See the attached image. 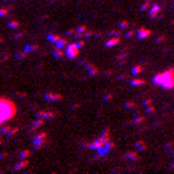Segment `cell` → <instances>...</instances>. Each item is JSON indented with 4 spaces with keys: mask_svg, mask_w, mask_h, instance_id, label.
Listing matches in <instances>:
<instances>
[{
    "mask_svg": "<svg viewBox=\"0 0 174 174\" xmlns=\"http://www.w3.org/2000/svg\"><path fill=\"white\" fill-rule=\"evenodd\" d=\"M16 115V104L7 97H0V126Z\"/></svg>",
    "mask_w": 174,
    "mask_h": 174,
    "instance_id": "6da1fadb",
    "label": "cell"
},
{
    "mask_svg": "<svg viewBox=\"0 0 174 174\" xmlns=\"http://www.w3.org/2000/svg\"><path fill=\"white\" fill-rule=\"evenodd\" d=\"M154 83L155 84H161L163 87H165V89H171V87H174V70H168L167 73L158 74L154 78Z\"/></svg>",
    "mask_w": 174,
    "mask_h": 174,
    "instance_id": "7a4b0ae2",
    "label": "cell"
},
{
    "mask_svg": "<svg viewBox=\"0 0 174 174\" xmlns=\"http://www.w3.org/2000/svg\"><path fill=\"white\" fill-rule=\"evenodd\" d=\"M65 57H67L68 60H74L78 57L80 54V48L77 47V43H68L67 47H65Z\"/></svg>",
    "mask_w": 174,
    "mask_h": 174,
    "instance_id": "3957f363",
    "label": "cell"
},
{
    "mask_svg": "<svg viewBox=\"0 0 174 174\" xmlns=\"http://www.w3.org/2000/svg\"><path fill=\"white\" fill-rule=\"evenodd\" d=\"M45 141H47V134L45 132H39L35 138H33V148L39 149L45 145Z\"/></svg>",
    "mask_w": 174,
    "mask_h": 174,
    "instance_id": "277c9868",
    "label": "cell"
},
{
    "mask_svg": "<svg viewBox=\"0 0 174 174\" xmlns=\"http://www.w3.org/2000/svg\"><path fill=\"white\" fill-rule=\"evenodd\" d=\"M36 116L38 118H43V119H52V118H55V113L54 112H48V110H38Z\"/></svg>",
    "mask_w": 174,
    "mask_h": 174,
    "instance_id": "5b68a950",
    "label": "cell"
},
{
    "mask_svg": "<svg viewBox=\"0 0 174 174\" xmlns=\"http://www.w3.org/2000/svg\"><path fill=\"white\" fill-rule=\"evenodd\" d=\"M28 164H29V160L28 158H20V161L15 165V168H13V171H19V170H23L25 167H28Z\"/></svg>",
    "mask_w": 174,
    "mask_h": 174,
    "instance_id": "8992f818",
    "label": "cell"
},
{
    "mask_svg": "<svg viewBox=\"0 0 174 174\" xmlns=\"http://www.w3.org/2000/svg\"><path fill=\"white\" fill-rule=\"evenodd\" d=\"M0 132L5 135H13L17 132V128H10V126H0Z\"/></svg>",
    "mask_w": 174,
    "mask_h": 174,
    "instance_id": "52a82bcc",
    "label": "cell"
},
{
    "mask_svg": "<svg viewBox=\"0 0 174 174\" xmlns=\"http://www.w3.org/2000/svg\"><path fill=\"white\" fill-rule=\"evenodd\" d=\"M45 99L48 102H60V100H62V96L57 94V93H45Z\"/></svg>",
    "mask_w": 174,
    "mask_h": 174,
    "instance_id": "ba28073f",
    "label": "cell"
},
{
    "mask_svg": "<svg viewBox=\"0 0 174 174\" xmlns=\"http://www.w3.org/2000/svg\"><path fill=\"white\" fill-rule=\"evenodd\" d=\"M103 145H104V142L102 141V138H99V139H96V141H93V142H92V144H90L89 147H90L92 149H96V151H97V149H99V148H102Z\"/></svg>",
    "mask_w": 174,
    "mask_h": 174,
    "instance_id": "9c48e42d",
    "label": "cell"
},
{
    "mask_svg": "<svg viewBox=\"0 0 174 174\" xmlns=\"http://www.w3.org/2000/svg\"><path fill=\"white\" fill-rule=\"evenodd\" d=\"M7 25H9L10 29H20L22 28V23H20L19 20H16V19H10Z\"/></svg>",
    "mask_w": 174,
    "mask_h": 174,
    "instance_id": "30bf717a",
    "label": "cell"
},
{
    "mask_svg": "<svg viewBox=\"0 0 174 174\" xmlns=\"http://www.w3.org/2000/svg\"><path fill=\"white\" fill-rule=\"evenodd\" d=\"M149 35H151V31L147 29V28H141V29L138 31V38H139V39H144V38L149 36Z\"/></svg>",
    "mask_w": 174,
    "mask_h": 174,
    "instance_id": "8fae6325",
    "label": "cell"
},
{
    "mask_svg": "<svg viewBox=\"0 0 174 174\" xmlns=\"http://www.w3.org/2000/svg\"><path fill=\"white\" fill-rule=\"evenodd\" d=\"M119 38L118 36H115V38H110V39H109L106 43H104V47H107V48H110V47H113V45H118V43H119Z\"/></svg>",
    "mask_w": 174,
    "mask_h": 174,
    "instance_id": "7c38bea8",
    "label": "cell"
},
{
    "mask_svg": "<svg viewBox=\"0 0 174 174\" xmlns=\"http://www.w3.org/2000/svg\"><path fill=\"white\" fill-rule=\"evenodd\" d=\"M83 64L86 65V67H87V68H89V73H90L92 76H96V74L99 73V70H97V68L94 67V65H92V64H89V62H86V61H84Z\"/></svg>",
    "mask_w": 174,
    "mask_h": 174,
    "instance_id": "4fadbf2b",
    "label": "cell"
},
{
    "mask_svg": "<svg viewBox=\"0 0 174 174\" xmlns=\"http://www.w3.org/2000/svg\"><path fill=\"white\" fill-rule=\"evenodd\" d=\"M68 43H70V42H68L67 39H64V38H60V39L55 42V45H57L58 48H61V50H62V48H65V47H67Z\"/></svg>",
    "mask_w": 174,
    "mask_h": 174,
    "instance_id": "5bb4252c",
    "label": "cell"
},
{
    "mask_svg": "<svg viewBox=\"0 0 174 174\" xmlns=\"http://www.w3.org/2000/svg\"><path fill=\"white\" fill-rule=\"evenodd\" d=\"M43 122H45V119H43V118H38V119H36V122H35V123H32L31 130H36V129H38V128H39Z\"/></svg>",
    "mask_w": 174,
    "mask_h": 174,
    "instance_id": "9a60e30c",
    "label": "cell"
},
{
    "mask_svg": "<svg viewBox=\"0 0 174 174\" xmlns=\"http://www.w3.org/2000/svg\"><path fill=\"white\" fill-rule=\"evenodd\" d=\"M52 52H54V57H55V58H62V57L65 55V52H64L61 48H58V47H55V48L52 50Z\"/></svg>",
    "mask_w": 174,
    "mask_h": 174,
    "instance_id": "2e32d148",
    "label": "cell"
},
{
    "mask_svg": "<svg viewBox=\"0 0 174 174\" xmlns=\"http://www.w3.org/2000/svg\"><path fill=\"white\" fill-rule=\"evenodd\" d=\"M12 9H13L12 6H9V7H0V17H6L10 13Z\"/></svg>",
    "mask_w": 174,
    "mask_h": 174,
    "instance_id": "e0dca14e",
    "label": "cell"
},
{
    "mask_svg": "<svg viewBox=\"0 0 174 174\" xmlns=\"http://www.w3.org/2000/svg\"><path fill=\"white\" fill-rule=\"evenodd\" d=\"M100 138H102V141H103L104 144H107L109 141H110V135H109V129H104V130H103V134H102V137H100Z\"/></svg>",
    "mask_w": 174,
    "mask_h": 174,
    "instance_id": "ac0fdd59",
    "label": "cell"
},
{
    "mask_svg": "<svg viewBox=\"0 0 174 174\" xmlns=\"http://www.w3.org/2000/svg\"><path fill=\"white\" fill-rule=\"evenodd\" d=\"M31 154H32V152H31L29 149H23V151L19 152V158H29Z\"/></svg>",
    "mask_w": 174,
    "mask_h": 174,
    "instance_id": "d6986e66",
    "label": "cell"
},
{
    "mask_svg": "<svg viewBox=\"0 0 174 174\" xmlns=\"http://www.w3.org/2000/svg\"><path fill=\"white\" fill-rule=\"evenodd\" d=\"M145 81L141 80V78H132L130 80V86H144Z\"/></svg>",
    "mask_w": 174,
    "mask_h": 174,
    "instance_id": "ffe728a7",
    "label": "cell"
},
{
    "mask_svg": "<svg viewBox=\"0 0 174 174\" xmlns=\"http://www.w3.org/2000/svg\"><path fill=\"white\" fill-rule=\"evenodd\" d=\"M60 38H61V36H58V35H52V33H50V35L47 36V39H48L50 42H54V43H55Z\"/></svg>",
    "mask_w": 174,
    "mask_h": 174,
    "instance_id": "44dd1931",
    "label": "cell"
},
{
    "mask_svg": "<svg viewBox=\"0 0 174 174\" xmlns=\"http://www.w3.org/2000/svg\"><path fill=\"white\" fill-rule=\"evenodd\" d=\"M141 71H142V67H141V65H137V67H134V68H132V74H134V76L141 74Z\"/></svg>",
    "mask_w": 174,
    "mask_h": 174,
    "instance_id": "7402d4cb",
    "label": "cell"
},
{
    "mask_svg": "<svg viewBox=\"0 0 174 174\" xmlns=\"http://www.w3.org/2000/svg\"><path fill=\"white\" fill-rule=\"evenodd\" d=\"M158 12H160V6H158V5H155V6H154V9H152V10L149 12V15H151V16H155Z\"/></svg>",
    "mask_w": 174,
    "mask_h": 174,
    "instance_id": "603a6c76",
    "label": "cell"
},
{
    "mask_svg": "<svg viewBox=\"0 0 174 174\" xmlns=\"http://www.w3.org/2000/svg\"><path fill=\"white\" fill-rule=\"evenodd\" d=\"M26 54H28L26 51H20V52H17V55H16V58H17V60H23V58L26 57Z\"/></svg>",
    "mask_w": 174,
    "mask_h": 174,
    "instance_id": "cb8c5ba5",
    "label": "cell"
},
{
    "mask_svg": "<svg viewBox=\"0 0 174 174\" xmlns=\"http://www.w3.org/2000/svg\"><path fill=\"white\" fill-rule=\"evenodd\" d=\"M33 50H38V45H29V47H26V52H29V51H33Z\"/></svg>",
    "mask_w": 174,
    "mask_h": 174,
    "instance_id": "d4e9b609",
    "label": "cell"
},
{
    "mask_svg": "<svg viewBox=\"0 0 174 174\" xmlns=\"http://www.w3.org/2000/svg\"><path fill=\"white\" fill-rule=\"evenodd\" d=\"M125 157H128V158H137V154H134V152H128V154H125Z\"/></svg>",
    "mask_w": 174,
    "mask_h": 174,
    "instance_id": "484cf974",
    "label": "cell"
},
{
    "mask_svg": "<svg viewBox=\"0 0 174 174\" xmlns=\"http://www.w3.org/2000/svg\"><path fill=\"white\" fill-rule=\"evenodd\" d=\"M23 35H25V32H19V33H16V35H15V39H20V38H23Z\"/></svg>",
    "mask_w": 174,
    "mask_h": 174,
    "instance_id": "4316f807",
    "label": "cell"
},
{
    "mask_svg": "<svg viewBox=\"0 0 174 174\" xmlns=\"http://www.w3.org/2000/svg\"><path fill=\"white\" fill-rule=\"evenodd\" d=\"M129 23H128V22L126 20H123V22H120V25H119V28H126Z\"/></svg>",
    "mask_w": 174,
    "mask_h": 174,
    "instance_id": "83f0119b",
    "label": "cell"
},
{
    "mask_svg": "<svg viewBox=\"0 0 174 174\" xmlns=\"http://www.w3.org/2000/svg\"><path fill=\"white\" fill-rule=\"evenodd\" d=\"M148 7H149V2H145V3H144V6L141 7V10H147Z\"/></svg>",
    "mask_w": 174,
    "mask_h": 174,
    "instance_id": "f1b7e54d",
    "label": "cell"
},
{
    "mask_svg": "<svg viewBox=\"0 0 174 174\" xmlns=\"http://www.w3.org/2000/svg\"><path fill=\"white\" fill-rule=\"evenodd\" d=\"M83 45H84V41H78V42H77V47H78V48H81Z\"/></svg>",
    "mask_w": 174,
    "mask_h": 174,
    "instance_id": "f546056e",
    "label": "cell"
},
{
    "mask_svg": "<svg viewBox=\"0 0 174 174\" xmlns=\"http://www.w3.org/2000/svg\"><path fill=\"white\" fill-rule=\"evenodd\" d=\"M74 32H76V31H74V29H68V31H67V33H68V35H73V33H74Z\"/></svg>",
    "mask_w": 174,
    "mask_h": 174,
    "instance_id": "4dcf8cb0",
    "label": "cell"
},
{
    "mask_svg": "<svg viewBox=\"0 0 174 174\" xmlns=\"http://www.w3.org/2000/svg\"><path fill=\"white\" fill-rule=\"evenodd\" d=\"M0 43H3V36H0Z\"/></svg>",
    "mask_w": 174,
    "mask_h": 174,
    "instance_id": "1f68e13d",
    "label": "cell"
},
{
    "mask_svg": "<svg viewBox=\"0 0 174 174\" xmlns=\"http://www.w3.org/2000/svg\"><path fill=\"white\" fill-rule=\"evenodd\" d=\"M0 145H2V141H0Z\"/></svg>",
    "mask_w": 174,
    "mask_h": 174,
    "instance_id": "d6a6232c",
    "label": "cell"
}]
</instances>
